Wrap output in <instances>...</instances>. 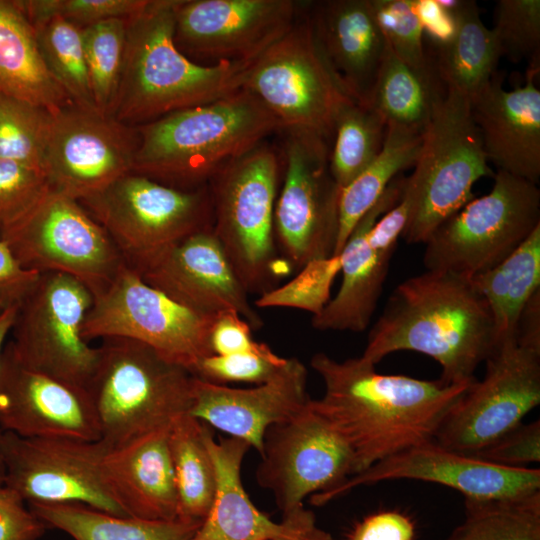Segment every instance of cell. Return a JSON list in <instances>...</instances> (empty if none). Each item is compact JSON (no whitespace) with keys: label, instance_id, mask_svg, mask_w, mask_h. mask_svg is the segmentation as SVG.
Returning a JSON list of instances; mask_svg holds the SVG:
<instances>
[{"label":"cell","instance_id":"6","mask_svg":"<svg viewBox=\"0 0 540 540\" xmlns=\"http://www.w3.org/2000/svg\"><path fill=\"white\" fill-rule=\"evenodd\" d=\"M281 164L276 151L263 142L208 183L213 232L248 294L260 296L276 288L292 270L274 233Z\"/></svg>","mask_w":540,"mask_h":540},{"label":"cell","instance_id":"12","mask_svg":"<svg viewBox=\"0 0 540 540\" xmlns=\"http://www.w3.org/2000/svg\"><path fill=\"white\" fill-rule=\"evenodd\" d=\"M27 269L57 272L101 293L125 264L105 229L80 202L49 188L40 201L0 235Z\"/></svg>","mask_w":540,"mask_h":540},{"label":"cell","instance_id":"17","mask_svg":"<svg viewBox=\"0 0 540 540\" xmlns=\"http://www.w3.org/2000/svg\"><path fill=\"white\" fill-rule=\"evenodd\" d=\"M258 484L273 494L283 514L312 495L328 491L355 474L354 455L335 428L313 407L312 399L295 415L265 433Z\"/></svg>","mask_w":540,"mask_h":540},{"label":"cell","instance_id":"44","mask_svg":"<svg viewBox=\"0 0 540 540\" xmlns=\"http://www.w3.org/2000/svg\"><path fill=\"white\" fill-rule=\"evenodd\" d=\"M48 190L43 170L0 159V235L21 220Z\"/></svg>","mask_w":540,"mask_h":540},{"label":"cell","instance_id":"36","mask_svg":"<svg viewBox=\"0 0 540 540\" xmlns=\"http://www.w3.org/2000/svg\"><path fill=\"white\" fill-rule=\"evenodd\" d=\"M387 125L371 106L345 101L334 121L329 168L340 189L360 175L380 153Z\"/></svg>","mask_w":540,"mask_h":540},{"label":"cell","instance_id":"46","mask_svg":"<svg viewBox=\"0 0 540 540\" xmlns=\"http://www.w3.org/2000/svg\"><path fill=\"white\" fill-rule=\"evenodd\" d=\"M287 361L288 358L278 355L212 354L199 360L190 372L201 380L215 384L247 382L260 385L272 379Z\"/></svg>","mask_w":540,"mask_h":540},{"label":"cell","instance_id":"47","mask_svg":"<svg viewBox=\"0 0 540 540\" xmlns=\"http://www.w3.org/2000/svg\"><path fill=\"white\" fill-rule=\"evenodd\" d=\"M473 456L508 468H529L539 463L540 421L522 422Z\"/></svg>","mask_w":540,"mask_h":540},{"label":"cell","instance_id":"20","mask_svg":"<svg viewBox=\"0 0 540 540\" xmlns=\"http://www.w3.org/2000/svg\"><path fill=\"white\" fill-rule=\"evenodd\" d=\"M130 267L147 284L192 310L209 315L234 311L252 329L264 324L212 227L170 244Z\"/></svg>","mask_w":540,"mask_h":540},{"label":"cell","instance_id":"19","mask_svg":"<svg viewBox=\"0 0 540 540\" xmlns=\"http://www.w3.org/2000/svg\"><path fill=\"white\" fill-rule=\"evenodd\" d=\"M135 127L74 105L51 114L43 157L49 188L78 202L132 172Z\"/></svg>","mask_w":540,"mask_h":540},{"label":"cell","instance_id":"27","mask_svg":"<svg viewBox=\"0 0 540 540\" xmlns=\"http://www.w3.org/2000/svg\"><path fill=\"white\" fill-rule=\"evenodd\" d=\"M406 178L398 175L354 227L343 249L342 282L336 296L313 315L311 324L318 330L364 331L372 318L387 275L391 256L368 242L375 223L400 200Z\"/></svg>","mask_w":540,"mask_h":540},{"label":"cell","instance_id":"7","mask_svg":"<svg viewBox=\"0 0 540 540\" xmlns=\"http://www.w3.org/2000/svg\"><path fill=\"white\" fill-rule=\"evenodd\" d=\"M488 163L470 99L447 89L407 178L414 206L401 237L409 244L425 243L438 226L474 198L472 188L479 179L494 177Z\"/></svg>","mask_w":540,"mask_h":540},{"label":"cell","instance_id":"41","mask_svg":"<svg viewBox=\"0 0 540 540\" xmlns=\"http://www.w3.org/2000/svg\"><path fill=\"white\" fill-rule=\"evenodd\" d=\"M492 28L502 56L512 62L530 60L540 67V1L499 0Z\"/></svg>","mask_w":540,"mask_h":540},{"label":"cell","instance_id":"23","mask_svg":"<svg viewBox=\"0 0 540 540\" xmlns=\"http://www.w3.org/2000/svg\"><path fill=\"white\" fill-rule=\"evenodd\" d=\"M205 439L215 464L217 487L213 504L190 540H329L314 514L301 506L275 522L250 500L241 480L243 459L251 448L241 439L216 440L207 425Z\"/></svg>","mask_w":540,"mask_h":540},{"label":"cell","instance_id":"1","mask_svg":"<svg viewBox=\"0 0 540 540\" xmlns=\"http://www.w3.org/2000/svg\"><path fill=\"white\" fill-rule=\"evenodd\" d=\"M311 367L324 394L313 407L351 449L355 474L435 440L447 413L471 384L386 375L361 356L338 361L319 352Z\"/></svg>","mask_w":540,"mask_h":540},{"label":"cell","instance_id":"43","mask_svg":"<svg viewBox=\"0 0 540 540\" xmlns=\"http://www.w3.org/2000/svg\"><path fill=\"white\" fill-rule=\"evenodd\" d=\"M377 24L393 53L417 70H428L431 61L424 46V31L412 0H370Z\"/></svg>","mask_w":540,"mask_h":540},{"label":"cell","instance_id":"10","mask_svg":"<svg viewBox=\"0 0 540 540\" xmlns=\"http://www.w3.org/2000/svg\"><path fill=\"white\" fill-rule=\"evenodd\" d=\"M215 317L177 303L125 263L93 296L82 336L87 342L114 337L139 341L191 371L213 354L210 333Z\"/></svg>","mask_w":540,"mask_h":540},{"label":"cell","instance_id":"21","mask_svg":"<svg viewBox=\"0 0 540 540\" xmlns=\"http://www.w3.org/2000/svg\"><path fill=\"white\" fill-rule=\"evenodd\" d=\"M400 479L437 483L460 492L464 499L475 500L510 498L540 491L539 468L498 466L448 449L433 440L382 460L339 486L312 495L310 500L320 506L356 487Z\"/></svg>","mask_w":540,"mask_h":540},{"label":"cell","instance_id":"11","mask_svg":"<svg viewBox=\"0 0 540 540\" xmlns=\"http://www.w3.org/2000/svg\"><path fill=\"white\" fill-rule=\"evenodd\" d=\"M80 203L105 229L128 266L212 227L208 185L182 190L130 172Z\"/></svg>","mask_w":540,"mask_h":540},{"label":"cell","instance_id":"52","mask_svg":"<svg viewBox=\"0 0 540 540\" xmlns=\"http://www.w3.org/2000/svg\"><path fill=\"white\" fill-rule=\"evenodd\" d=\"M413 10L422 26L424 34L440 45L451 40L456 24L450 12L438 0H412Z\"/></svg>","mask_w":540,"mask_h":540},{"label":"cell","instance_id":"45","mask_svg":"<svg viewBox=\"0 0 540 540\" xmlns=\"http://www.w3.org/2000/svg\"><path fill=\"white\" fill-rule=\"evenodd\" d=\"M150 0H28L19 1L29 20L61 16L86 26L111 19H130L141 13Z\"/></svg>","mask_w":540,"mask_h":540},{"label":"cell","instance_id":"42","mask_svg":"<svg viewBox=\"0 0 540 540\" xmlns=\"http://www.w3.org/2000/svg\"><path fill=\"white\" fill-rule=\"evenodd\" d=\"M341 269L339 255L306 264L282 286L260 295L257 307H294L318 314L329 301L330 288Z\"/></svg>","mask_w":540,"mask_h":540},{"label":"cell","instance_id":"32","mask_svg":"<svg viewBox=\"0 0 540 540\" xmlns=\"http://www.w3.org/2000/svg\"><path fill=\"white\" fill-rule=\"evenodd\" d=\"M470 282L490 310L496 344L514 336L524 308L540 290V225L503 261Z\"/></svg>","mask_w":540,"mask_h":540},{"label":"cell","instance_id":"13","mask_svg":"<svg viewBox=\"0 0 540 540\" xmlns=\"http://www.w3.org/2000/svg\"><path fill=\"white\" fill-rule=\"evenodd\" d=\"M485 374L473 381L443 420L435 441L473 455L523 422L540 403V347L516 336L496 344Z\"/></svg>","mask_w":540,"mask_h":540},{"label":"cell","instance_id":"9","mask_svg":"<svg viewBox=\"0 0 540 540\" xmlns=\"http://www.w3.org/2000/svg\"><path fill=\"white\" fill-rule=\"evenodd\" d=\"M493 178L489 193L473 198L424 243L427 271L470 280L503 261L540 225L537 185L501 170Z\"/></svg>","mask_w":540,"mask_h":540},{"label":"cell","instance_id":"34","mask_svg":"<svg viewBox=\"0 0 540 540\" xmlns=\"http://www.w3.org/2000/svg\"><path fill=\"white\" fill-rule=\"evenodd\" d=\"M424 132L387 126L385 141L378 156L360 175L341 189L339 228L334 255L341 252L356 224L374 206L392 180L400 172L415 166L421 152Z\"/></svg>","mask_w":540,"mask_h":540},{"label":"cell","instance_id":"37","mask_svg":"<svg viewBox=\"0 0 540 540\" xmlns=\"http://www.w3.org/2000/svg\"><path fill=\"white\" fill-rule=\"evenodd\" d=\"M464 506V521L445 540H540V491Z\"/></svg>","mask_w":540,"mask_h":540},{"label":"cell","instance_id":"2","mask_svg":"<svg viewBox=\"0 0 540 540\" xmlns=\"http://www.w3.org/2000/svg\"><path fill=\"white\" fill-rule=\"evenodd\" d=\"M496 346L490 310L469 279L427 271L399 284L370 330L361 357L376 365L397 351L434 359L446 384H470Z\"/></svg>","mask_w":540,"mask_h":540},{"label":"cell","instance_id":"25","mask_svg":"<svg viewBox=\"0 0 540 540\" xmlns=\"http://www.w3.org/2000/svg\"><path fill=\"white\" fill-rule=\"evenodd\" d=\"M539 68L529 66L524 85L510 91L496 71L470 99L488 162L535 184L540 178V90L535 84Z\"/></svg>","mask_w":540,"mask_h":540},{"label":"cell","instance_id":"24","mask_svg":"<svg viewBox=\"0 0 540 540\" xmlns=\"http://www.w3.org/2000/svg\"><path fill=\"white\" fill-rule=\"evenodd\" d=\"M306 387L307 369L297 358H288L272 379L252 388H232L195 377L188 414L246 441L261 454L266 431L309 402Z\"/></svg>","mask_w":540,"mask_h":540},{"label":"cell","instance_id":"14","mask_svg":"<svg viewBox=\"0 0 540 540\" xmlns=\"http://www.w3.org/2000/svg\"><path fill=\"white\" fill-rule=\"evenodd\" d=\"M93 303L91 291L76 278L43 273L19 307L8 341L24 366L86 389L94 372L98 348L82 336Z\"/></svg>","mask_w":540,"mask_h":540},{"label":"cell","instance_id":"4","mask_svg":"<svg viewBox=\"0 0 540 540\" xmlns=\"http://www.w3.org/2000/svg\"><path fill=\"white\" fill-rule=\"evenodd\" d=\"M177 0H150L127 20L122 78L111 113L137 127L172 112L207 104L243 88L253 63L205 66L184 55L174 42Z\"/></svg>","mask_w":540,"mask_h":540},{"label":"cell","instance_id":"38","mask_svg":"<svg viewBox=\"0 0 540 540\" xmlns=\"http://www.w3.org/2000/svg\"><path fill=\"white\" fill-rule=\"evenodd\" d=\"M30 22L50 73L72 104L98 112L86 65L82 28L57 15Z\"/></svg>","mask_w":540,"mask_h":540},{"label":"cell","instance_id":"53","mask_svg":"<svg viewBox=\"0 0 540 540\" xmlns=\"http://www.w3.org/2000/svg\"><path fill=\"white\" fill-rule=\"evenodd\" d=\"M19 308H10L0 312V356L6 344L7 337L10 335ZM0 429V438L2 435Z\"/></svg>","mask_w":540,"mask_h":540},{"label":"cell","instance_id":"31","mask_svg":"<svg viewBox=\"0 0 540 540\" xmlns=\"http://www.w3.org/2000/svg\"><path fill=\"white\" fill-rule=\"evenodd\" d=\"M47 526L74 540H190L202 522L118 516L79 503H30Z\"/></svg>","mask_w":540,"mask_h":540},{"label":"cell","instance_id":"16","mask_svg":"<svg viewBox=\"0 0 540 540\" xmlns=\"http://www.w3.org/2000/svg\"><path fill=\"white\" fill-rule=\"evenodd\" d=\"M107 445L69 438H27L3 432L0 459L4 486L26 504L79 503L128 516L114 496L103 469Z\"/></svg>","mask_w":540,"mask_h":540},{"label":"cell","instance_id":"35","mask_svg":"<svg viewBox=\"0 0 540 540\" xmlns=\"http://www.w3.org/2000/svg\"><path fill=\"white\" fill-rule=\"evenodd\" d=\"M206 428L189 414L177 417L169 427L178 518L184 520L202 522L216 493V469L205 439Z\"/></svg>","mask_w":540,"mask_h":540},{"label":"cell","instance_id":"18","mask_svg":"<svg viewBox=\"0 0 540 540\" xmlns=\"http://www.w3.org/2000/svg\"><path fill=\"white\" fill-rule=\"evenodd\" d=\"M293 0H177L174 42L197 64L252 63L294 25Z\"/></svg>","mask_w":540,"mask_h":540},{"label":"cell","instance_id":"15","mask_svg":"<svg viewBox=\"0 0 540 540\" xmlns=\"http://www.w3.org/2000/svg\"><path fill=\"white\" fill-rule=\"evenodd\" d=\"M285 135L274 233L281 257L299 271L309 262L334 255L341 189L329 168L330 143Z\"/></svg>","mask_w":540,"mask_h":540},{"label":"cell","instance_id":"3","mask_svg":"<svg viewBox=\"0 0 540 540\" xmlns=\"http://www.w3.org/2000/svg\"><path fill=\"white\" fill-rule=\"evenodd\" d=\"M132 172L167 186L192 190L208 185L227 165L281 127L242 88L216 101L172 112L135 127Z\"/></svg>","mask_w":540,"mask_h":540},{"label":"cell","instance_id":"50","mask_svg":"<svg viewBox=\"0 0 540 540\" xmlns=\"http://www.w3.org/2000/svg\"><path fill=\"white\" fill-rule=\"evenodd\" d=\"M46 527L20 496L0 488V540H38Z\"/></svg>","mask_w":540,"mask_h":540},{"label":"cell","instance_id":"8","mask_svg":"<svg viewBox=\"0 0 540 540\" xmlns=\"http://www.w3.org/2000/svg\"><path fill=\"white\" fill-rule=\"evenodd\" d=\"M243 88L275 117L281 132L330 144L336 115L352 99L318 47L309 4L291 29L251 64Z\"/></svg>","mask_w":540,"mask_h":540},{"label":"cell","instance_id":"33","mask_svg":"<svg viewBox=\"0 0 540 540\" xmlns=\"http://www.w3.org/2000/svg\"><path fill=\"white\" fill-rule=\"evenodd\" d=\"M446 91L432 63L428 70H417L387 45L369 106L387 126L424 132Z\"/></svg>","mask_w":540,"mask_h":540},{"label":"cell","instance_id":"56","mask_svg":"<svg viewBox=\"0 0 540 540\" xmlns=\"http://www.w3.org/2000/svg\"><path fill=\"white\" fill-rule=\"evenodd\" d=\"M1 312V311H0Z\"/></svg>","mask_w":540,"mask_h":540},{"label":"cell","instance_id":"51","mask_svg":"<svg viewBox=\"0 0 540 540\" xmlns=\"http://www.w3.org/2000/svg\"><path fill=\"white\" fill-rule=\"evenodd\" d=\"M415 526L410 517L388 510L371 514L358 522L347 540H413Z\"/></svg>","mask_w":540,"mask_h":540},{"label":"cell","instance_id":"54","mask_svg":"<svg viewBox=\"0 0 540 540\" xmlns=\"http://www.w3.org/2000/svg\"><path fill=\"white\" fill-rule=\"evenodd\" d=\"M4 480H5V471H4L3 463L0 459V488L4 486Z\"/></svg>","mask_w":540,"mask_h":540},{"label":"cell","instance_id":"40","mask_svg":"<svg viewBox=\"0 0 540 540\" xmlns=\"http://www.w3.org/2000/svg\"><path fill=\"white\" fill-rule=\"evenodd\" d=\"M49 111L0 94V159L43 170Z\"/></svg>","mask_w":540,"mask_h":540},{"label":"cell","instance_id":"28","mask_svg":"<svg viewBox=\"0 0 540 540\" xmlns=\"http://www.w3.org/2000/svg\"><path fill=\"white\" fill-rule=\"evenodd\" d=\"M169 427L106 447L105 477L128 516L161 521L178 518Z\"/></svg>","mask_w":540,"mask_h":540},{"label":"cell","instance_id":"39","mask_svg":"<svg viewBox=\"0 0 540 540\" xmlns=\"http://www.w3.org/2000/svg\"><path fill=\"white\" fill-rule=\"evenodd\" d=\"M127 20L111 19L82 28L93 100L105 116H111L122 78Z\"/></svg>","mask_w":540,"mask_h":540},{"label":"cell","instance_id":"55","mask_svg":"<svg viewBox=\"0 0 540 540\" xmlns=\"http://www.w3.org/2000/svg\"><path fill=\"white\" fill-rule=\"evenodd\" d=\"M272 540H289V539H272ZM330 540H334V538H332Z\"/></svg>","mask_w":540,"mask_h":540},{"label":"cell","instance_id":"48","mask_svg":"<svg viewBox=\"0 0 540 540\" xmlns=\"http://www.w3.org/2000/svg\"><path fill=\"white\" fill-rule=\"evenodd\" d=\"M251 330V326L238 313H218L210 333L213 354L253 353L269 357L276 355L266 344L256 342L252 338Z\"/></svg>","mask_w":540,"mask_h":540},{"label":"cell","instance_id":"26","mask_svg":"<svg viewBox=\"0 0 540 540\" xmlns=\"http://www.w3.org/2000/svg\"><path fill=\"white\" fill-rule=\"evenodd\" d=\"M318 47L342 89L369 105L387 43L370 0H326L309 4Z\"/></svg>","mask_w":540,"mask_h":540},{"label":"cell","instance_id":"5","mask_svg":"<svg viewBox=\"0 0 540 540\" xmlns=\"http://www.w3.org/2000/svg\"><path fill=\"white\" fill-rule=\"evenodd\" d=\"M101 340L86 390L106 445L123 444L188 414L195 376L187 368L139 341Z\"/></svg>","mask_w":540,"mask_h":540},{"label":"cell","instance_id":"49","mask_svg":"<svg viewBox=\"0 0 540 540\" xmlns=\"http://www.w3.org/2000/svg\"><path fill=\"white\" fill-rule=\"evenodd\" d=\"M41 275L23 267L0 238V311L19 308L37 286Z\"/></svg>","mask_w":540,"mask_h":540},{"label":"cell","instance_id":"29","mask_svg":"<svg viewBox=\"0 0 540 540\" xmlns=\"http://www.w3.org/2000/svg\"><path fill=\"white\" fill-rule=\"evenodd\" d=\"M0 94L50 113L73 105L50 73L19 1L0 0Z\"/></svg>","mask_w":540,"mask_h":540},{"label":"cell","instance_id":"22","mask_svg":"<svg viewBox=\"0 0 540 540\" xmlns=\"http://www.w3.org/2000/svg\"><path fill=\"white\" fill-rule=\"evenodd\" d=\"M0 429L27 438L101 440L87 390L22 365L7 342L0 356Z\"/></svg>","mask_w":540,"mask_h":540},{"label":"cell","instance_id":"30","mask_svg":"<svg viewBox=\"0 0 540 540\" xmlns=\"http://www.w3.org/2000/svg\"><path fill=\"white\" fill-rule=\"evenodd\" d=\"M455 20L456 29L450 41L427 52L445 87L471 99L496 73L502 57L492 29L483 23L479 8L472 0H438Z\"/></svg>","mask_w":540,"mask_h":540}]
</instances>
